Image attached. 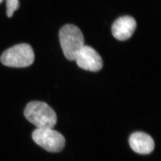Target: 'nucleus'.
Here are the masks:
<instances>
[{
	"mask_svg": "<svg viewBox=\"0 0 161 161\" xmlns=\"http://www.w3.org/2000/svg\"><path fill=\"white\" fill-rule=\"evenodd\" d=\"M24 115L37 128H52L57 123L55 111L43 102L33 101L29 103L25 109Z\"/></svg>",
	"mask_w": 161,
	"mask_h": 161,
	"instance_id": "1",
	"label": "nucleus"
},
{
	"mask_svg": "<svg viewBox=\"0 0 161 161\" xmlns=\"http://www.w3.org/2000/svg\"><path fill=\"white\" fill-rule=\"evenodd\" d=\"M59 40L65 58L74 61L85 46L84 38L80 29L71 24L64 26L59 31Z\"/></svg>",
	"mask_w": 161,
	"mask_h": 161,
	"instance_id": "2",
	"label": "nucleus"
},
{
	"mask_svg": "<svg viewBox=\"0 0 161 161\" xmlns=\"http://www.w3.org/2000/svg\"><path fill=\"white\" fill-rule=\"evenodd\" d=\"M35 54L31 46L25 43L12 47L4 52L0 60L4 66L11 68H26L34 63Z\"/></svg>",
	"mask_w": 161,
	"mask_h": 161,
	"instance_id": "3",
	"label": "nucleus"
},
{
	"mask_svg": "<svg viewBox=\"0 0 161 161\" xmlns=\"http://www.w3.org/2000/svg\"><path fill=\"white\" fill-rule=\"evenodd\" d=\"M32 137L35 143L50 152H59L65 145L63 135L52 128H36Z\"/></svg>",
	"mask_w": 161,
	"mask_h": 161,
	"instance_id": "4",
	"label": "nucleus"
},
{
	"mask_svg": "<svg viewBox=\"0 0 161 161\" xmlns=\"http://www.w3.org/2000/svg\"><path fill=\"white\" fill-rule=\"evenodd\" d=\"M77 65L88 71L98 72L103 67V60L100 54L92 47L84 46L75 58Z\"/></svg>",
	"mask_w": 161,
	"mask_h": 161,
	"instance_id": "5",
	"label": "nucleus"
},
{
	"mask_svg": "<svg viewBox=\"0 0 161 161\" xmlns=\"http://www.w3.org/2000/svg\"><path fill=\"white\" fill-rule=\"evenodd\" d=\"M137 27L136 20L130 16L116 19L112 26V32L118 40L125 41L132 36Z\"/></svg>",
	"mask_w": 161,
	"mask_h": 161,
	"instance_id": "6",
	"label": "nucleus"
},
{
	"mask_svg": "<svg viewBox=\"0 0 161 161\" xmlns=\"http://www.w3.org/2000/svg\"><path fill=\"white\" fill-rule=\"evenodd\" d=\"M130 146L135 152L146 155L150 153L155 147V143L149 135L142 132L132 134L129 139Z\"/></svg>",
	"mask_w": 161,
	"mask_h": 161,
	"instance_id": "7",
	"label": "nucleus"
},
{
	"mask_svg": "<svg viewBox=\"0 0 161 161\" xmlns=\"http://www.w3.org/2000/svg\"><path fill=\"white\" fill-rule=\"evenodd\" d=\"M7 16L12 17L15 11L19 9L20 4L19 0H6Z\"/></svg>",
	"mask_w": 161,
	"mask_h": 161,
	"instance_id": "8",
	"label": "nucleus"
},
{
	"mask_svg": "<svg viewBox=\"0 0 161 161\" xmlns=\"http://www.w3.org/2000/svg\"><path fill=\"white\" fill-rule=\"evenodd\" d=\"M3 0H0V4H1V3L3 2Z\"/></svg>",
	"mask_w": 161,
	"mask_h": 161,
	"instance_id": "9",
	"label": "nucleus"
}]
</instances>
